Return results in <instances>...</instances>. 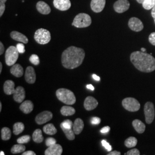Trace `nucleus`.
Wrapping results in <instances>:
<instances>
[{
	"instance_id": "51",
	"label": "nucleus",
	"mask_w": 155,
	"mask_h": 155,
	"mask_svg": "<svg viewBox=\"0 0 155 155\" xmlns=\"http://www.w3.org/2000/svg\"><path fill=\"white\" fill-rule=\"evenodd\" d=\"M136 1H137V2L138 3H139V4H143L145 0H136Z\"/></svg>"
},
{
	"instance_id": "13",
	"label": "nucleus",
	"mask_w": 155,
	"mask_h": 155,
	"mask_svg": "<svg viewBox=\"0 0 155 155\" xmlns=\"http://www.w3.org/2000/svg\"><path fill=\"white\" fill-rule=\"evenodd\" d=\"M106 0H91L90 6L93 11L95 13H100L105 8Z\"/></svg>"
},
{
	"instance_id": "48",
	"label": "nucleus",
	"mask_w": 155,
	"mask_h": 155,
	"mask_svg": "<svg viewBox=\"0 0 155 155\" xmlns=\"http://www.w3.org/2000/svg\"><path fill=\"white\" fill-rule=\"evenodd\" d=\"M151 15H152V16L153 18L154 19V21H155V6L152 8V12H151Z\"/></svg>"
},
{
	"instance_id": "52",
	"label": "nucleus",
	"mask_w": 155,
	"mask_h": 155,
	"mask_svg": "<svg viewBox=\"0 0 155 155\" xmlns=\"http://www.w3.org/2000/svg\"><path fill=\"white\" fill-rule=\"evenodd\" d=\"M2 63L0 62V74H1L2 72Z\"/></svg>"
},
{
	"instance_id": "55",
	"label": "nucleus",
	"mask_w": 155,
	"mask_h": 155,
	"mask_svg": "<svg viewBox=\"0 0 155 155\" xmlns=\"http://www.w3.org/2000/svg\"><path fill=\"white\" fill-rule=\"evenodd\" d=\"M2 111V104L1 102H0V111Z\"/></svg>"
},
{
	"instance_id": "24",
	"label": "nucleus",
	"mask_w": 155,
	"mask_h": 155,
	"mask_svg": "<svg viewBox=\"0 0 155 155\" xmlns=\"http://www.w3.org/2000/svg\"><path fill=\"white\" fill-rule=\"evenodd\" d=\"M132 125L136 131L140 134L144 133L146 128L145 125L139 120H134L132 122Z\"/></svg>"
},
{
	"instance_id": "32",
	"label": "nucleus",
	"mask_w": 155,
	"mask_h": 155,
	"mask_svg": "<svg viewBox=\"0 0 155 155\" xmlns=\"http://www.w3.org/2000/svg\"><path fill=\"white\" fill-rule=\"evenodd\" d=\"M137 144V140L134 137H130L125 141V145L129 148H133Z\"/></svg>"
},
{
	"instance_id": "23",
	"label": "nucleus",
	"mask_w": 155,
	"mask_h": 155,
	"mask_svg": "<svg viewBox=\"0 0 155 155\" xmlns=\"http://www.w3.org/2000/svg\"><path fill=\"white\" fill-rule=\"evenodd\" d=\"M84 123L81 118H77L73 124V130L75 134H79L83 130Z\"/></svg>"
},
{
	"instance_id": "7",
	"label": "nucleus",
	"mask_w": 155,
	"mask_h": 155,
	"mask_svg": "<svg viewBox=\"0 0 155 155\" xmlns=\"http://www.w3.org/2000/svg\"><path fill=\"white\" fill-rule=\"evenodd\" d=\"M122 105L124 109L129 111L134 112L140 109V102L136 99L132 97H127L122 100Z\"/></svg>"
},
{
	"instance_id": "44",
	"label": "nucleus",
	"mask_w": 155,
	"mask_h": 155,
	"mask_svg": "<svg viewBox=\"0 0 155 155\" xmlns=\"http://www.w3.org/2000/svg\"><path fill=\"white\" fill-rule=\"evenodd\" d=\"M110 127L108 126H106V127L102 128L101 129L100 132H101V133H107L110 131Z\"/></svg>"
},
{
	"instance_id": "45",
	"label": "nucleus",
	"mask_w": 155,
	"mask_h": 155,
	"mask_svg": "<svg viewBox=\"0 0 155 155\" xmlns=\"http://www.w3.org/2000/svg\"><path fill=\"white\" fill-rule=\"evenodd\" d=\"M4 51H5V48H4V45L2 44V42H0V55H2L3 53L4 52Z\"/></svg>"
},
{
	"instance_id": "31",
	"label": "nucleus",
	"mask_w": 155,
	"mask_h": 155,
	"mask_svg": "<svg viewBox=\"0 0 155 155\" xmlns=\"http://www.w3.org/2000/svg\"><path fill=\"white\" fill-rule=\"evenodd\" d=\"M62 130L63 131V132L65 134L67 138L69 140H74L75 139V133L73 130V129H68L66 127H63L62 125H61Z\"/></svg>"
},
{
	"instance_id": "20",
	"label": "nucleus",
	"mask_w": 155,
	"mask_h": 155,
	"mask_svg": "<svg viewBox=\"0 0 155 155\" xmlns=\"http://www.w3.org/2000/svg\"><path fill=\"white\" fill-rule=\"evenodd\" d=\"M34 105L32 101H25L22 102L21 105L20 106V109L25 114H29L33 110Z\"/></svg>"
},
{
	"instance_id": "35",
	"label": "nucleus",
	"mask_w": 155,
	"mask_h": 155,
	"mask_svg": "<svg viewBox=\"0 0 155 155\" xmlns=\"http://www.w3.org/2000/svg\"><path fill=\"white\" fill-rule=\"evenodd\" d=\"M29 61L31 63H32L35 66H38L40 64V59H39V56L36 54H33L30 56Z\"/></svg>"
},
{
	"instance_id": "9",
	"label": "nucleus",
	"mask_w": 155,
	"mask_h": 155,
	"mask_svg": "<svg viewBox=\"0 0 155 155\" xmlns=\"http://www.w3.org/2000/svg\"><path fill=\"white\" fill-rule=\"evenodd\" d=\"M53 117L50 111H44L39 113L35 118V121L38 125H42L50 121Z\"/></svg>"
},
{
	"instance_id": "41",
	"label": "nucleus",
	"mask_w": 155,
	"mask_h": 155,
	"mask_svg": "<svg viewBox=\"0 0 155 155\" xmlns=\"http://www.w3.org/2000/svg\"><path fill=\"white\" fill-rule=\"evenodd\" d=\"M101 143H102V145L105 147L106 148V150H107V151H109V152H110L111 150V149H112V148H111V146L110 144H109L106 140H102V141H101Z\"/></svg>"
},
{
	"instance_id": "43",
	"label": "nucleus",
	"mask_w": 155,
	"mask_h": 155,
	"mask_svg": "<svg viewBox=\"0 0 155 155\" xmlns=\"http://www.w3.org/2000/svg\"><path fill=\"white\" fill-rule=\"evenodd\" d=\"M149 41L150 43L155 46V32H152L149 36Z\"/></svg>"
},
{
	"instance_id": "4",
	"label": "nucleus",
	"mask_w": 155,
	"mask_h": 155,
	"mask_svg": "<svg viewBox=\"0 0 155 155\" xmlns=\"http://www.w3.org/2000/svg\"><path fill=\"white\" fill-rule=\"evenodd\" d=\"M91 24V18L89 15L84 13H79L75 17L73 22L72 26L76 28H86L89 27Z\"/></svg>"
},
{
	"instance_id": "19",
	"label": "nucleus",
	"mask_w": 155,
	"mask_h": 155,
	"mask_svg": "<svg viewBox=\"0 0 155 155\" xmlns=\"http://www.w3.org/2000/svg\"><path fill=\"white\" fill-rule=\"evenodd\" d=\"M11 37L12 39L24 44H27L28 39L24 35L17 31H12L11 33Z\"/></svg>"
},
{
	"instance_id": "28",
	"label": "nucleus",
	"mask_w": 155,
	"mask_h": 155,
	"mask_svg": "<svg viewBox=\"0 0 155 155\" xmlns=\"http://www.w3.org/2000/svg\"><path fill=\"white\" fill-rule=\"evenodd\" d=\"M25 129L24 124L22 122H16L14 124L13 127V132L15 135H18L22 133Z\"/></svg>"
},
{
	"instance_id": "54",
	"label": "nucleus",
	"mask_w": 155,
	"mask_h": 155,
	"mask_svg": "<svg viewBox=\"0 0 155 155\" xmlns=\"http://www.w3.org/2000/svg\"><path fill=\"white\" fill-rule=\"evenodd\" d=\"M0 155H5V153H4V152L3 151H1V152H0Z\"/></svg>"
},
{
	"instance_id": "34",
	"label": "nucleus",
	"mask_w": 155,
	"mask_h": 155,
	"mask_svg": "<svg viewBox=\"0 0 155 155\" xmlns=\"http://www.w3.org/2000/svg\"><path fill=\"white\" fill-rule=\"evenodd\" d=\"M30 140H31L30 136L25 135L17 139V141L19 144H25V143H29L30 141Z\"/></svg>"
},
{
	"instance_id": "38",
	"label": "nucleus",
	"mask_w": 155,
	"mask_h": 155,
	"mask_svg": "<svg viewBox=\"0 0 155 155\" xmlns=\"http://www.w3.org/2000/svg\"><path fill=\"white\" fill-rule=\"evenodd\" d=\"M56 140L54 138H52V137L47 138L45 140V145L48 147L54 145V144H56Z\"/></svg>"
},
{
	"instance_id": "30",
	"label": "nucleus",
	"mask_w": 155,
	"mask_h": 155,
	"mask_svg": "<svg viewBox=\"0 0 155 155\" xmlns=\"http://www.w3.org/2000/svg\"><path fill=\"white\" fill-rule=\"evenodd\" d=\"M11 130L9 127H3L1 129V139L4 141L9 140L11 138Z\"/></svg>"
},
{
	"instance_id": "17",
	"label": "nucleus",
	"mask_w": 155,
	"mask_h": 155,
	"mask_svg": "<svg viewBox=\"0 0 155 155\" xmlns=\"http://www.w3.org/2000/svg\"><path fill=\"white\" fill-rule=\"evenodd\" d=\"M25 98V91L21 86H18L13 93V99L17 102H22Z\"/></svg>"
},
{
	"instance_id": "53",
	"label": "nucleus",
	"mask_w": 155,
	"mask_h": 155,
	"mask_svg": "<svg viewBox=\"0 0 155 155\" xmlns=\"http://www.w3.org/2000/svg\"><path fill=\"white\" fill-rule=\"evenodd\" d=\"M141 51H142V52H146V48H141Z\"/></svg>"
},
{
	"instance_id": "1",
	"label": "nucleus",
	"mask_w": 155,
	"mask_h": 155,
	"mask_svg": "<svg viewBox=\"0 0 155 155\" xmlns=\"http://www.w3.org/2000/svg\"><path fill=\"white\" fill-rule=\"evenodd\" d=\"M85 57L84 51L81 48L71 46L61 55V63L67 69H74L82 64Z\"/></svg>"
},
{
	"instance_id": "27",
	"label": "nucleus",
	"mask_w": 155,
	"mask_h": 155,
	"mask_svg": "<svg viewBox=\"0 0 155 155\" xmlns=\"http://www.w3.org/2000/svg\"><path fill=\"white\" fill-rule=\"evenodd\" d=\"M44 132L47 134L54 135L57 133V129L52 124H48L43 127Z\"/></svg>"
},
{
	"instance_id": "2",
	"label": "nucleus",
	"mask_w": 155,
	"mask_h": 155,
	"mask_svg": "<svg viewBox=\"0 0 155 155\" xmlns=\"http://www.w3.org/2000/svg\"><path fill=\"white\" fill-rule=\"evenodd\" d=\"M130 61L138 70L150 72L155 70V58L152 55L142 51H134L130 55Z\"/></svg>"
},
{
	"instance_id": "5",
	"label": "nucleus",
	"mask_w": 155,
	"mask_h": 155,
	"mask_svg": "<svg viewBox=\"0 0 155 155\" xmlns=\"http://www.w3.org/2000/svg\"><path fill=\"white\" fill-rule=\"evenodd\" d=\"M34 38L40 45H46L50 42L51 36L50 31L44 28H40L35 33Z\"/></svg>"
},
{
	"instance_id": "49",
	"label": "nucleus",
	"mask_w": 155,
	"mask_h": 155,
	"mask_svg": "<svg viewBox=\"0 0 155 155\" xmlns=\"http://www.w3.org/2000/svg\"><path fill=\"white\" fill-rule=\"evenodd\" d=\"M86 87H87V89H90V90H92V91L94 90V86H93L92 84H87V85L86 86Z\"/></svg>"
},
{
	"instance_id": "29",
	"label": "nucleus",
	"mask_w": 155,
	"mask_h": 155,
	"mask_svg": "<svg viewBox=\"0 0 155 155\" xmlns=\"http://www.w3.org/2000/svg\"><path fill=\"white\" fill-rule=\"evenodd\" d=\"M25 149H26V147L25 145H22V144L18 143V144H16L13 145L12 147L11 151L13 154H16V153L24 152L25 150Z\"/></svg>"
},
{
	"instance_id": "6",
	"label": "nucleus",
	"mask_w": 155,
	"mask_h": 155,
	"mask_svg": "<svg viewBox=\"0 0 155 155\" xmlns=\"http://www.w3.org/2000/svg\"><path fill=\"white\" fill-rule=\"evenodd\" d=\"M19 52L16 47L10 46L5 52V63L8 66L14 65L18 58Z\"/></svg>"
},
{
	"instance_id": "33",
	"label": "nucleus",
	"mask_w": 155,
	"mask_h": 155,
	"mask_svg": "<svg viewBox=\"0 0 155 155\" xmlns=\"http://www.w3.org/2000/svg\"><path fill=\"white\" fill-rule=\"evenodd\" d=\"M142 5L146 10L152 9L155 6V0H145Z\"/></svg>"
},
{
	"instance_id": "10",
	"label": "nucleus",
	"mask_w": 155,
	"mask_h": 155,
	"mask_svg": "<svg viewBox=\"0 0 155 155\" xmlns=\"http://www.w3.org/2000/svg\"><path fill=\"white\" fill-rule=\"evenodd\" d=\"M129 28L134 32H140L144 28V25L142 21L137 17H132L128 22Z\"/></svg>"
},
{
	"instance_id": "22",
	"label": "nucleus",
	"mask_w": 155,
	"mask_h": 155,
	"mask_svg": "<svg viewBox=\"0 0 155 155\" xmlns=\"http://www.w3.org/2000/svg\"><path fill=\"white\" fill-rule=\"evenodd\" d=\"M11 73L16 77H21L24 74V69L19 64H15L12 66Z\"/></svg>"
},
{
	"instance_id": "39",
	"label": "nucleus",
	"mask_w": 155,
	"mask_h": 155,
	"mask_svg": "<svg viewBox=\"0 0 155 155\" xmlns=\"http://www.w3.org/2000/svg\"><path fill=\"white\" fill-rule=\"evenodd\" d=\"M125 155H140V152L139 151V150L136 149V148H134L132 150H130L129 151H127V153H125Z\"/></svg>"
},
{
	"instance_id": "37",
	"label": "nucleus",
	"mask_w": 155,
	"mask_h": 155,
	"mask_svg": "<svg viewBox=\"0 0 155 155\" xmlns=\"http://www.w3.org/2000/svg\"><path fill=\"white\" fill-rule=\"evenodd\" d=\"M6 1L7 0H0V17H2L5 12Z\"/></svg>"
},
{
	"instance_id": "11",
	"label": "nucleus",
	"mask_w": 155,
	"mask_h": 155,
	"mask_svg": "<svg viewBox=\"0 0 155 155\" xmlns=\"http://www.w3.org/2000/svg\"><path fill=\"white\" fill-rule=\"evenodd\" d=\"M113 7L116 12L122 13L129 9L130 3L127 0H118L114 4Z\"/></svg>"
},
{
	"instance_id": "21",
	"label": "nucleus",
	"mask_w": 155,
	"mask_h": 155,
	"mask_svg": "<svg viewBox=\"0 0 155 155\" xmlns=\"http://www.w3.org/2000/svg\"><path fill=\"white\" fill-rule=\"evenodd\" d=\"M15 84L11 80H7L4 84V91L6 95L13 94L15 91Z\"/></svg>"
},
{
	"instance_id": "36",
	"label": "nucleus",
	"mask_w": 155,
	"mask_h": 155,
	"mask_svg": "<svg viewBox=\"0 0 155 155\" xmlns=\"http://www.w3.org/2000/svg\"><path fill=\"white\" fill-rule=\"evenodd\" d=\"M61 125H62L63 127L68 128V129H72L73 127L72 122L70 120H64L63 122H61Z\"/></svg>"
},
{
	"instance_id": "16",
	"label": "nucleus",
	"mask_w": 155,
	"mask_h": 155,
	"mask_svg": "<svg viewBox=\"0 0 155 155\" xmlns=\"http://www.w3.org/2000/svg\"><path fill=\"white\" fill-rule=\"evenodd\" d=\"M63 152V148L61 145L55 144L45 150V155H61Z\"/></svg>"
},
{
	"instance_id": "15",
	"label": "nucleus",
	"mask_w": 155,
	"mask_h": 155,
	"mask_svg": "<svg viewBox=\"0 0 155 155\" xmlns=\"http://www.w3.org/2000/svg\"><path fill=\"white\" fill-rule=\"evenodd\" d=\"M25 79L29 84H33L36 82V75L33 67L29 66L27 68L25 73Z\"/></svg>"
},
{
	"instance_id": "46",
	"label": "nucleus",
	"mask_w": 155,
	"mask_h": 155,
	"mask_svg": "<svg viewBox=\"0 0 155 155\" xmlns=\"http://www.w3.org/2000/svg\"><path fill=\"white\" fill-rule=\"evenodd\" d=\"M22 155H36V153L32 150H28L22 153Z\"/></svg>"
},
{
	"instance_id": "3",
	"label": "nucleus",
	"mask_w": 155,
	"mask_h": 155,
	"mask_svg": "<svg viewBox=\"0 0 155 155\" xmlns=\"http://www.w3.org/2000/svg\"><path fill=\"white\" fill-rule=\"evenodd\" d=\"M56 95L60 101L68 105H72L76 102L75 95L72 91L68 89H59L56 91Z\"/></svg>"
},
{
	"instance_id": "50",
	"label": "nucleus",
	"mask_w": 155,
	"mask_h": 155,
	"mask_svg": "<svg viewBox=\"0 0 155 155\" xmlns=\"http://www.w3.org/2000/svg\"><path fill=\"white\" fill-rule=\"evenodd\" d=\"M93 79H95V81H100V77L97 76V75H95V74H93Z\"/></svg>"
},
{
	"instance_id": "8",
	"label": "nucleus",
	"mask_w": 155,
	"mask_h": 155,
	"mask_svg": "<svg viewBox=\"0 0 155 155\" xmlns=\"http://www.w3.org/2000/svg\"><path fill=\"white\" fill-rule=\"evenodd\" d=\"M144 114L145 121L150 124L153 122L155 118V106L152 102H147L144 106Z\"/></svg>"
},
{
	"instance_id": "12",
	"label": "nucleus",
	"mask_w": 155,
	"mask_h": 155,
	"mask_svg": "<svg viewBox=\"0 0 155 155\" xmlns=\"http://www.w3.org/2000/svg\"><path fill=\"white\" fill-rule=\"evenodd\" d=\"M53 3L57 9L61 11L68 10L71 6L70 0H54Z\"/></svg>"
},
{
	"instance_id": "14",
	"label": "nucleus",
	"mask_w": 155,
	"mask_h": 155,
	"mask_svg": "<svg viewBox=\"0 0 155 155\" xmlns=\"http://www.w3.org/2000/svg\"><path fill=\"white\" fill-rule=\"evenodd\" d=\"M98 105L97 100L91 96L86 98L84 101V107L86 110L90 111L95 109Z\"/></svg>"
},
{
	"instance_id": "40",
	"label": "nucleus",
	"mask_w": 155,
	"mask_h": 155,
	"mask_svg": "<svg viewBox=\"0 0 155 155\" xmlns=\"http://www.w3.org/2000/svg\"><path fill=\"white\" fill-rule=\"evenodd\" d=\"M16 48L18 52L20 54H23L25 52V46L22 43H18L16 45Z\"/></svg>"
},
{
	"instance_id": "25",
	"label": "nucleus",
	"mask_w": 155,
	"mask_h": 155,
	"mask_svg": "<svg viewBox=\"0 0 155 155\" xmlns=\"http://www.w3.org/2000/svg\"><path fill=\"white\" fill-rule=\"evenodd\" d=\"M61 113L64 116H70L75 114V110L74 107L71 106H63L61 109Z\"/></svg>"
},
{
	"instance_id": "47",
	"label": "nucleus",
	"mask_w": 155,
	"mask_h": 155,
	"mask_svg": "<svg viewBox=\"0 0 155 155\" xmlns=\"http://www.w3.org/2000/svg\"><path fill=\"white\" fill-rule=\"evenodd\" d=\"M121 155V152L119 151H117V150H114L113 152H111L110 153H109L107 155Z\"/></svg>"
},
{
	"instance_id": "42",
	"label": "nucleus",
	"mask_w": 155,
	"mask_h": 155,
	"mask_svg": "<svg viewBox=\"0 0 155 155\" xmlns=\"http://www.w3.org/2000/svg\"><path fill=\"white\" fill-rule=\"evenodd\" d=\"M101 118L97 117H94L91 119V123L93 125H98L101 123Z\"/></svg>"
},
{
	"instance_id": "18",
	"label": "nucleus",
	"mask_w": 155,
	"mask_h": 155,
	"mask_svg": "<svg viewBox=\"0 0 155 155\" xmlns=\"http://www.w3.org/2000/svg\"><path fill=\"white\" fill-rule=\"evenodd\" d=\"M36 9L38 11L43 15H48L51 12L50 6L44 1H39L36 4Z\"/></svg>"
},
{
	"instance_id": "26",
	"label": "nucleus",
	"mask_w": 155,
	"mask_h": 155,
	"mask_svg": "<svg viewBox=\"0 0 155 155\" xmlns=\"http://www.w3.org/2000/svg\"><path fill=\"white\" fill-rule=\"evenodd\" d=\"M33 141L36 143H41L43 141L44 137L42 134V131L40 129H37L35 130L32 135Z\"/></svg>"
}]
</instances>
